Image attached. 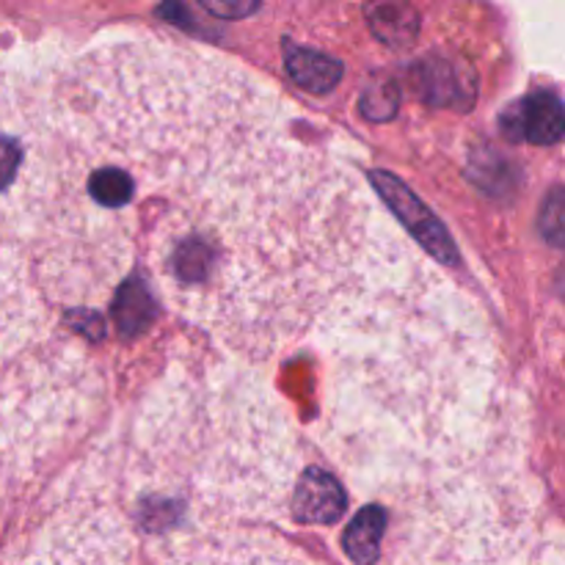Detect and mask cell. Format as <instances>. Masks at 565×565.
<instances>
[{"instance_id":"cell-1","label":"cell","mask_w":565,"mask_h":565,"mask_svg":"<svg viewBox=\"0 0 565 565\" xmlns=\"http://www.w3.org/2000/svg\"><path fill=\"white\" fill-rule=\"evenodd\" d=\"M166 565H315L292 550L259 539H215L180 550Z\"/></svg>"},{"instance_id":"cell-2","label":"cell","mask_w":565,"mask_h":565,"mask_svg":"<svg viewBox=\"0 0 565 565\" xmlns=\"http://www.w3.org/2000/svg\"><path fill=\"white\" fill-rule=\"evenodd\" d=\"M370 182L379 188L381 196H384L386 202H390V207L401 215V221H406L408 230L417 235V241L423 243L425 248H430L441 263H458V252L456 246H452L450 235L445 232V226L434 218V213H430V210L425 207L397 177L384 174V171H373V174H370Z\"/></svg>"},{"instance_id":"cell-3","label":"cell","mask_w":565,"mask_h":565,"mask_svg":"<svg viewBox=\"0 0 565 565\" xmlns=\"http://www.w3.org/2000/svg\"><path fill=\"white\" fill-rule=\"evenodd\" d=\"M502 130L513 141L555 143L565 132V105L557 94L533 92L502 114Z\"/></svg>"},{"instance_id":"cell-4","label":"cell","mask_w":565,"mask_h":565,"mask_svg":"<svg viewBox=\"0 0 565 565\" xmlns=\"http://www.w3.org/2000/svg\"><path fill=\"white\" fill-rule=\"evenodd\" d=\"M292 516L307 524H334L345 513L348 494L334 475L320 467H307L292 491Z\"/></svg>"},{"instance_id":"cell-5","label":"cell","mask_w":565,"mask_h":565,"mask_svg":"<svg viewBox=\"0 0 565 565\" xmlns=\"http://www.w3.org/2000/svg\"><path fill=\"white\" fill-rule=\"evenodd\" d=\"M285 70L298 86L318 94L334 88L342 77L340 61L329 58V55L323 53H315V50L298 47V44L292 42L285 44Z\"/></svg>"},{"instance_id":"cell-6","label":"cell","mask_w":565,"mask_h":565,"mask_svg":"<svg viewBox=\"0 0 565 565\" xmlns=\"http://www.w3.org/2000/svg\"><path fill=\"white\" fill-rule=\"evenodd\" d=\"M386 513L381 508L367 505L351 519L345 530V544L348 557H351L356 565H373L379 561V552H381V541H384L386 533Z\"/></svg>"},{"instance_id":"cell-7","label":"cell","mask_w":565,"mask_h":565,"mask_svg":"<svg viewBox=\"0 0 565 565\" xmlns=\"http://www.w3.org/2000/svg\"><path fill=\"white\" fill-rule=\"evenodd\" d=\"M367 20L375 36L390 47H408L419 33V14L408 3H373L367 6Z\"/></svg>"},{"instance_id":"cell-8","label":"cell","mask_w":565,"mask_h":565,"mask_svg":"<svg viewBox=\"0 0 565 565\" xmlns=\"http://www.w3.org/2000/svg\"><path fill=\"white\" fill-rule=\"evenodd\" d=\"M539 230L552 246L565 248V188H555L544 199L539 213Z\"/></svg>"},{"instance_id":"cell-9","label":"cell","mask_w":565,"mask_h":565,"mask_svg":"<svg viewBox=\"0 0 565 565\" xmlns=\"http://www.w3.org/2000/svg\"><path fill=\"white\" fill-rule=\"evenodd\" d=\"M397 99H401L397 97V86H392V83H381V86L367 88V92H364L362 108L370 119L384 121V119H392V116H395Z\"/></svg>"},{"instance_id":"cell-10","label":"cell","mask_w":565,"mask_h":565,"mask_svg":"<svg viewBox=\"0 0 565 565\" xmlns=\"http://www.w3.org/2000/svg\"><path fill=\"white\" fill-rule=\"evenodd\" d=\"M425 92L434 103H458V83H452L450 66H428L425 70Z\"/></svg>"},{"instance_id":"cell-11","label":"cell","mask_w":565,"mask_h":565,"mask_svg":"<svg viewBox=\"0 0 565 565\" xmlns=\"http://www.w3.org/2000/svg\"><path fill=\"white\" fill-rule=\"evenodd\" d=\"M202 6L210 14L226 17V20H230V17L232 20H235V17H248L259 9V3H254V0H246V3H241V0H235V3H230V0H202Z\"/></svg>"}]
</instances>
